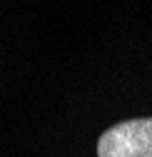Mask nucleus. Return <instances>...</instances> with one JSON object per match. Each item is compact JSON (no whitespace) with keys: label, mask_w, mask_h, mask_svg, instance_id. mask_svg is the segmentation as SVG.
Returning <instances> with one entry per match:
<instances>
[{"label":"nucleus","mask_w":152,"mask_h":157,"mask_svg":"<svg viewBox=\"0 0 152 157\" xmlns=\"http://www.w3.org/2000/svg\"><path fill=\"white\" fill-rule=\"evenodd\" d=\"M97 157H152V117L107 127L97 140Z\"/></svg>","instance_id":"obj_1"}]
</instances>
